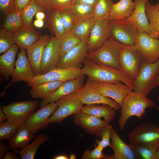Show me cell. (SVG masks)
<instances>
[{
  "instance_id": "6da1fadb",
  "label": "cell",
  "mask_w": 159,
  "mask_h": 159,
  "mask_svg": "<svg viewBox=\"0 0 159 159\" xmlns=\"http://www.w3.org/2000/svg\"><path fill=\"white\" fill-rule=\"evenodd\" d=\"M81 70L83 75H87L88 78L95 81L111 83L120 81L128 86L133 91V81L121 70L97 64L86 58Z\"/></svg>"
},
{
  "instance_id": "7a4b0ae2",
  "label": "cell",
  "mask_w": 159,
  "mask_h": 159,
  "mask_svg": "<svg viewBox=\"0 0 159 159\" xmlns=\"http://www.w3.org/2000/svg\"><path fill=\"white\" fill-rule=\"evenodd\" d=\"M154 102L146 96L133 91L125 97L120 108L121 114L118 120L120 130H123L129 119L135 116L141 119L146 113L147 108L155 107Z\"/></svg>"
},
{
  "instance_id": "3957f363",
  "label": "cell",
  "mask_w": 159,
  "mask_h": 159,
  "mask_svg": "<svg viewBox=\"0 0 159 159\" xmlns=\"http://www.w3.org/2000/svg\"><path fill=\"white\" fill-rule=\"evenodd\" d=\"M122 45L109 37L99 48L88 53L86 58L97 64L121 70L120 54Z\"/></svg>"
},
{
  "instance_id": "277c9868",
  "label": "cell",
  "mask_w": 159,
  "mask_h": 159,
  "mask_svg": "<svg viewBox=\"0 0 159 159\" xmlns=\"http://www.w3.org/2000/svg\"><path fill=\"white\" fill-rule=\"evenodd\" d=\"M159 73V59L153 63L143 60L138 74L133 81V91L147 96L153 89V84Z\"/></svg>"
},
{
  "instance_id": "5b68a950",
  "label": "cell",
  "mask_w": 159,
  "mask_h": 159,
  "mask_svg": "<svg viewBox=\"0 0 159 159\" xmlns=\"http://www.w3.org/2000/svg\"><path fill=\"white\" fill-rule=\"evenodd\" d=\"M108 21L110 27L109 37L123 45H135L138 32L133 23L126 19Z\"/></svg>"
},
{
  "instance_id": "8992f818",
  "label": "cell",
  "mask_w": 159,
  "mask_h": 159,
  "mask_svg": "<svg viewBox=\"0 0 159 159\" xmlns=\"http://www.w3.org/2000/svg\"><path fill=\"white\" fill-rule=\"evenodd\" d=\"M38 104V101L34 100L12 101L0 108L5 114L7 121L20 127L33 113Z\"/></svg>"
},
{
  "instance_id": "52a82bcc",
  "label": "cell",
  "mask_w": 159,
  "mask_h": 159,
  "mask_svg": "<svg viewBox=\"0 0 159 159\" xmlns=\"http://www.w3.org/2000/svg\"><path fill=\"white\" fill-rule=\"evenodd\" d=\"M128 137L130 144L159 148V127L151 122L142 123L128 134Z\"/></svg>"
},
{
  "instance_id": "ba28073f",
  "label": "cell",
  "mask_w": 159,
  "mask_h": 159,
  "mask_svg": "<svg viewBox=\"0 0 159 159\" xmlns=\"http://www.w3.org/2000/svg\"><path fill=\"white\" fill-rule=\"evenodd\" d=\"M55 102L58 107L48 119L49 124L61 123L68 117L80 112L83 105L75 93L63 96Z\"/></svg>"
},
{
  "instance_id": "9c48e42d",
  "label": "cell",
  "mask_w": 159,
  "mask_h": 159,
  "mask_svg": "<svg viewBox=\"0 0 159 159\" xmlns=\"http://www.w3.org/2000/svg\"><path fill=\"white\" fill-rule=\"evenodd\" d=\"M121 70L133 81L137 77L143 60L134 45H123L120 54Z\"/></svg>"
},
{
  "instance_id": "30bf717a",
  "label": "cell",
  "mask_w": 159,
  "mask_h": 159,
  "mask_svg": "<svg viewBox=\"0 0 159 159\" xmlns=\"http://www.w3.org/2000/svg\"><path fill=\"white\" fill-rule=\"evenodd\" d=\"M82 75L80 69L57 68L44 74L35 75L27 85L32 88L48 82H65L77 78Z\"/></svg>"
},
{
  "instance_id": "8fae6325",
  "label": "cell",
  "mask_w": 159,
  "mask_h": 159,
  "mask_svg": "<svg viewBox=\"0 0 159 159\" xmlns=\"http://www.w3.org/2000/svg\"><path fill=\"white\" fill-rule=\"evenodd\" d=\"M75 94L83 105L106 104L111 107L115 111L121 108L120 105L115 101L103 95L97 90L88 78L85 85Z\"/></svg>"
},
{
  "instance_id": "7c38bea8",
  "label": "cell",
  "mask_w": 159,
  "mask_h": 159,
  "mask_svg": "<svg viewBox=\"0 0 159 159\" xmlns=\"http://www.w3.org/2000/svg\"><path fill=\"white\" fill-rule=\"evenodd\" d=\"M134 46L143 61L153 63L159 59V39L152 37L147 33L138 32Z\"/></svg>"
},
{
  "instance_id": "4fadbf2b",
  "label": "cell",
  "mask_w": 159,
  "mask_h": 159,
  "mask_svg": "<svg viewBox=\"0 0 159 159\" xmlns=\"http://www.w3.org/2000/svg\"><path fill=\"white\" fill-rule=\"evenodd\" d=\"M88 78L97 90L103 95L115 101L121 107L126 96L132 91L129 87L120 81L113 83L96 82Z\"/></svg>"
},
{
  "instance_id": "5bb4252c",
  "label": "cell",
  "mask_w": 159,
  "mask_h": 159,
  "mask_svg": "<svg viewBox=\"0 0 159 159\" xmlns=\"http://www.w3.org/2000/svg\"><path fill=\"white\" fill-rule=\"evenodd\" d=\"M89 52L87 41H82L69 50L60 59L57 68L81 69Z\"/></svg>"
},
{
  "instance_id": "9a60e30c",
  "label": "cell",
  "mask_w": 159,
  "mask_h": 159,
  "mask_svg": "<svg viewBox=\"0 0 159 159\" xmlns=\"http://www.w3.org/2000/svg\"><path fill=\"white\" fill-rule=\"evenodd\" d=\"M57 107L55 102L50 103L41 107L31 115L24 125L33 134L47 127L49 124L48 120Z\"/></svg>"
},
{
  "instance_id": "2e32d148",
  "label": "cell",
  "mask_w": 159,
  "mask_h": 159,
  "mask_svg": "<svg viewBox=\"0 0 159 159\" xmlns=\"http://www.w3.org/2000/svg\"><path fill=\"white\" fill-rule=\"evenodd\" d=\"M60 59L58 39L55 37H51L43 52L41 64L42 74L57 68Z\"/></svg>"
},
{
  "instance_id": "e0dca14e",
  "label": "cell",
  "mask_w": 159,
  "mask_h": 159,
  "mask_svg": "<svg viewBox=\"0 0 159 159\" xmlns=\"http://www.w3.org/2000/svg\"><path fill=\"white\" fill-rule=\"evenodd\" d=\"M15 67L11 75V83L24 81L27 83L36 75L26 56L25 50L21 49L17 54Z\"/></svg>"
},
{
  "instance_id": "ac0fdd59",
  "label": "cell",
  "mask_w": 159,
  "mask_h": 159,
  "mask_svg": "<svg viewBox=\"0 0 159 159\" xmlns=\"http://www.w3.org/2000/svg\"><path fill=\"white\" fill-rule=\"evenodd\" d=\"M110 35V27L108 21L96 19L87 41L88 53L99 48L109 37Z\"/></svg>"
},
{
  "instance_id": "d6986e66",
  "label": "cell",
  "mask_w": 159,
  "mask_h": 159,
  "mask_svg": "<svg viewBox=\"0 0 159 159\" xmlns=\"http://www.w3.org/2000/svg\"><path fill=\"white\" fill-rule=\"evenodd\" d=\"M73 117V122L76 125L83 129L87 133L97 137L101 130L109 124L104 120L80 111Z\"/></svg>"
},
{
  "instance_id": "ffe728a7",
  "label": "cell",
  "mask_w": 159,
  "mask_h": 159,
  "mask_svg": "<svg viewBox=\"0 0 159 159\" xmlns=\"http://www.w3.org/2000/svg\"><path fill=\"white\" fill-rule=\"evenodd\" d=\"M85 75L73 80L64 82L58 89L48 98L43 99L40 103L42 107L51 102H55L61 97L75 93L84 85Z\"/></svg>"
},
{
  "instance_id": "44dd1931",
  "label": "cell",
  "mask_w": 159,
  "mask_h": 159,
  "mask_svg": "<svg viewBox=\"0 0 159 159\" xmlns=\"http://www.w3.org/2000/svg\"><path fill=\"white\" fill-rule=\"evenodd\" d=\"M51 37L47 34L42 36L26 50L27 57L36 75L42 74L41 64L45 47Z\"/></svg>"
},
{
  "instance_id": "7402d4cb",
  "label": "cell",
  "mask_w": 159,
  "mask_h": 159,
  "mask_svg": "<svg viewBox=\"0 0 159 159\" xmlns=\"http://www.w3.org/2000/svg\"><path fill=\"white\" fill-rule=\"evenodd\" d=\"M150 0H135V8L130 16L126 18L136 27L138 32H145L150 35L149 22L145 9Z\"/></svg>"
},
{
  "instance_id": "603a6c76",
  "label": "cell",
  "mask_w": 159,
  "mask_h": 159,
  "mask_svg": "<svg viewBox=\"0 0 159 159\" xmlns=\"http://www.w3.org/2000/svg\"><path fill=\"white\" fill-rule=\"evenodd\" d=\"M14 43L21 49L26 50L42 36L40 33L32 27L24 25L20 30L13 34Z\"/></svg>"
},
{
  "instance_id": "cb8c5ba5",
  "label": "cell",
  "mask_w": 159,
  "mask_h": 159,
  "mask_svg": "<svg viewBox=\"0 0 159 159\" xmlns=\"http://www.w3.org/2000/svg\"><path fill=\"white\" fill-rule=\"evenodd\" d=\"M110 138L111 148L114 151L113 159H135L136 157L131 148L126 144L112 129Z\"/></svg>"
},
{
  "instance_id": "d4e9b609",
  "label": "cell",
  "mask_w": 159,
  "mask_h": 159,
  "mask_svg": "<svg viewBox=\"0 0 159 159\" xmlns=\"http://www.w3.org/2000/svg\"><path fill=\"white\" fill-rule=\"evenodd\" d=\"M19 47L14 43L10 49L0 56V74L6 80H9L15 68V57Z\"/></svg>"
},
{
  "instance_id": "484cf974",
  "label": "cell",
  "mask_w": 159,
  "mask_h": 159,
  "mask_svg": "<svg viewBox=\"0 0 159 159\" xmlns=\"http://www.w3.org/2000/svg\"><path fill=\"white\" fill-rule=\"evenodd\" d=\"M135 7V3L132 0H120L113 3L109 14L108 21L121 20L129 17Z\"/></svg>"
},
{
  "instance_id": "4316f807",
  "label": "cell",
  "mask_w": 159,
  "mask_h": 159,
  "mask_svg": "<svg viewBox=\"0 0 159 159\" xmlns=\"http://www.w3.org/2000/svg\"><path fill=\"white\" fill-rule=\"evenodd\" d=\"M115 111L110 106L106 104L86 105L82 107L80 112L88 113L99 118H103L109 123L114 119Z\"/></svg>"
},
{
  "instance_id": "83f0119b",
  "label": "cell",
  "mask_w": 159,
  "mask_h": 159,
  "mask_svg": "<svg viewBox=\"0 0 159 159\" xmlns=\"http://www.w3.org/2000/svg\"><path fill=\"white\" fill-rule=\"evenodd\" d=\"M35 137L24 124L19 127L14 136L9 140V147L12 149H22Z\"/></svg>"
},
{
  "instance_id": "f1b7e54d",
  "label": "cell",
  "mask_w": 159,
  "mask_h": 159,
  "mask_svg": "<svg viewBox=\"0 0 159 159\" xmlns=\"http://www.w3.org/2000/svg\"><path fill=\"white\" fill-rule=\"evenodd\" d=\"M49 139V137L45 133H40L35 137L32 143L23 148L20 150L12 149V151L15 153L19 154L22 159H34L39 147Z\"/></svg>"
},
{
  "instance_id": "f546056e",
  "label": "cell",
  "mask_w": 159,
  "mask_h": 159,
  "mask_svg": "<svg viewBox=\"0 0 159 159\" xmlns=\"http://www.w3.org/2000/svg\"><path fill=\"white\" fill-rule=\"evenodd\" d=\"M48 12L46 18V27L58 39L62 38L66 33L59 12L52 9Z\"/></svg>"
},
{
  "instance_id": "4dcf8cb0",
  "label": "cell",
  "mask_w": 159,
  "mask_h": 159,
  "mask_svg": "<svg viewBox=\"0 0 159 159\" xmlns=\"http://www.w3.org/2000/svg\"><path fill=\"white\" fill-rule=\"evenodd\" d=\"M146 15L149 20L150 35L159 39V3L155 5L149 2L145 6Z\"/></svg>"
},
{
  "instance_id": "1f68e13d",
  "label": "cell",
  "mask_w": 159,
  "mask_h": 159,
  "mask_svg": "<svg viewBox=\"0 0 159 159\" xmlns=\"http://www.w3.org/2000/svg\"><path fill=\"white\" fill-rule=\"evenodd\" d=\"M64 82H48L32 87L30 90L31 97L34 98L45 99L54 93Z\"/></svg>"
},
{
  "instance_id": "d6a6232c",
  "label": "cell",
  "mask_w": 159,
  "mask_h": 159,
  "mask_svg": "<svg viewBox=\"0 0 159 159\" xmlns=\"http://www.w3.org/2000/svg\"><path fill=\"white\" fill-rule=\"evenodd\" d=\"M94 7L87 3H80L72 5L69 8L75 16L76 24L94 17Z\"/></svg>"
},
{
  "instance_id": "836d02e7",
  "label": "cell",
  "mask_w": 159,
  "mask_h": 159,
  "mask_svg": "<svg viewBox=\"0 0 159 159\" xmlns=\"http://www.w3.org/2000/svg\"><path fill=\"white\" fill-rule=\"evenodd\" d=\"M24 25L21 12L15 9L6 16L3 27L6 30L14 34L22 28Z\"/></svg>"
},
{
  "instance_id": "e575fe53",
  "label": "cell",
  "mask_w": 159,
  "mask_h": 159,
  "mask_svg": "<svg viewBox=\"0 0 159 159\" xmlns=\"http://www.w3.org/2000/svg\"><path fill=\"white\" fill-rule=\"evenodd\" d=\"M96 19L95 17H93L76 23L71 32L82 41H87Z\"/></svg>"
},
{
  "instance_id": "d590c367",
  "label": "cell",
  "mask_w": 159,
  "mask_h": 159,
  "mask_svg": "<svg viewBox=\"0 0 159 159\" xmlns=\"http://www.w3.org/2000/svg\"><path fill=\"white\" fill-rule=\"evenodd\" d=\"M58 39L59 44L60 59L69 50L82 41L79 38L71 31L66 33L62 38Z\"/></svg>"
},
{
  "instance_id": "8d00e7d4",
  "label": "cell",
  "mask_w": 159,
  "mask_h": 159,
  "mask_svg": "<svg viewBox=\"0 0 159 159\" xmlns=\"http://www.w3.org/2000/svg\"><path fill=\"white\" fill-rule=\"evenodd\" d=\"M132 149L136 159H157L156 152L158 149L145 145L128 144Z\"/></svg>"
},
{
  "instance_id": "74e56055",
  "label": "cell",
  "mask_w": 159,
  "mask_h": 159,
  "mask_svg": "<svg viewBox=\"0 0 159 159\" xmlns=\"http://www.w3.org/2000/svg\"><path fill=\"white\" fill-rule=\"evenodd\" d=\"M44 10L34 0H31L21 12L24 25L32 27V19L33 16L38 12Z\"/></svg>"
},
{
  "instance_id": "f35d334b",
  "label": "cell",
  "mask_w": 159,
  "mask_h": 159,
  "mask_svg": "<svg viewBox=\"0 0 159 159\" xmlns=\"http://www.w3.org/2000/svg\"><path fill=\"white\" fill-rule=\"evenodd\" d=\"M113 4L112 0H99L94 8L95 19L107 20Z\"/></svg>"
},
{
  "instance_id": "ab89813d",
  "label": "cell",
  "mask_w": 159,
  "mask_h": 159,
  "mask_svg": "<svg viewBox=\"0 0 159 159\" xmlns=\"http://www.w3.org/2000/svg\"><path fill=\"white\" fill-rule=\"evenodd\" d=\"M19 127L6 121L0 124V140H11L18 131Z\"/></svg>"
},
{
  "instance_id": "60d3db41",
  "label": "cell",
  "mask_w": 159,
  "mask_h": 159,
  "mask_svg": "<svg viewBox=\"0 0 159 159\" xmlns=\"http://www.w3.org/2000/svg\"><path fill=\"white\" fill-rule=\"evenodd\" d=\"M14 43L13 34L1 29L0 31V54L7 52Z\"/></svg>"
},
{
  "instance_id": "b9f144b4",
  "label": "cell",
  "mask_w": 159,
  "mask_h": 159,
  "mask_svg": "<svg viewBox=\"0 0 159 159\" xmlns=\"http://www.w3.org/2000/svg\"><path fill=\"white\" fill-rule=\"evenodd\" d=\"M66 33L71 31L75 24V17L69 8L59 11Z\"/></svg>"
},
{
  "instance_id": "7bdbcfd3",
  "label": "cell",
  "mask_w": 159,
  "mask_h": 159,
  "mask_svg": "<svg viewBox=\"0 0 159 159\" xmlns=\"http://www.w3.org/2000/svg\"><path fill=\"white\" fill-rule=\"evenodd\" d=\"M92 150H86L82 155V159H113L112 155H106L102 153L103 150L97 144Z\"/></svg>"
},
{
  "instance_id": "ee69618b",
  "label": "cell",
  "mask_w": 159,
  "mask_h": 159,
  "mask_svg": "<svg viewBox=\"0 0 159 159\" xmlns=\"http://www.w3.org/2000/svg\"><path fill=\"white\" fill-rule=\"evenodd\" d=\"M112 129V126L109 124L104 127L100 130L98 137L101 140L97 139L95 141L96 143L103 149L108 146L111 148L110 138Z\"/></svg>"
},
{
  "instance_id": "f6af8a7d",
  "label": "cell",
  "mask_w": 159,
  "mask_h": 159,
  "mask_svg": "<svg viewBox=\"0 0 159 159\" xmlns=\"http://www.w3.org/2000/svg\"><path fill=\"white\" fill-rule=\"evenodd\" d=\"M15 10V0H0V10L6 16Z\"/></svg>"
},
{
  "instance_id": "bcb514c9",
  "label": "cell",
  "mask_w": 159,
  "mask_h": 159,
  "mask_svg": "<svg viewBox=\"0 0 159 159\" xmlns=\"http://www.w3.org/2000/svg\"><path fill=\"white\" fill-rule=\"evenodd\" d=\"M72 0H54L52 9L58 11L69 8Z\"/></svg>"
},
{
  "instance_id": "7dc6e473",
  "label": "cell",
  "mask_w": 159,
  "mask_h": 159,
  "mask_svg": "<svg viewBox=\"0 0 159 159\" xmlns=\"http://www.w3.org/2000/svg\"><path fill=\"white\" fill-rule=\"evenodd\" d=\"M44 10L49 12L52 9L54 0H34Z\"/></svg>"
},
{
  "instance_id": "c3c4849f",
  "label": "cell",
  "mask_w": 159,
  "mask_h": 159,
  "mask_svg": "<svg viewBox=\"0 0 159 159\" xmlns=\"http://www.w3.org/2000/svg\"><path fill=\"white\" fill-rule=\"evenodd\" d=\"M31 0H15V9L21 12Z\"/></svg>"
},
{
  "instance_id": "681fc988",
  "label": "cell",
  "mask_w": 159,
  "mask_h": 159,
  "mask_svg": "<svg viewBox=\"0 0 159 159\" xmlns=\"http://www.w3.org/2000/svg\"><path fill=\"white\" fill-rule=\"evenodd\" d=\"M9 145L1 141L0 142V159H4L5 156L9 151Z\"/></svg>"
},
{
  "instance_id": "f907efd6",
  "label": "cell",
  "mask_w": 159,
  "mask_h": 159,
  "mask_svg": "<svg viewBox=\"0 0 159 159\" xmlns=\"http://www.w3.org/2000/svg\"><path fill=\"white\" fill-rule=\"evenodd\" d=\"M99 0H72V5L80 3H85L89 4L93 6L98 3Z\"/></svg>"
},
{
  "instance_id": "816d5d0a",
  "label": "cell",
  "mask_w": 159,
  "mask_h": 159,
  "mask_svg": "<svg viewBox=\"0 0 159 159\" xmlns=\"http://www.w3.org/2000/svg\"><path fill=\"white\" fill-rule=\"evenodd\" d=\"M19 158L17 155L8 151L5 156L4 159H19Z\"/></svg>"
},
{
  "instance_id": "f5cc1de1",
  "label": "cell",
  "mask_w": 159,
  "mask_h": 159,
  "mask_svg": "<svg viewBox=\"0 0 159 159\" xmlns=\"http://www.w3.org/2000/svg\"><path fill=\"white\" fill-rule=\"evenodd\" d=\"M34 25L38 28H41L44 25V22L43 20L37 19L34 22Z\"/></svg>"
},
{
  "instance_id": "db71d44e",
  "label": "cell",
  "mask_w": 159,
  "mask_h": 159,
  "mask_svg": "<svg viewBox=\"0 0 159 159\" xmlns=\"http://www.w3.org/2000/svg\"><path fill=\"white\" fill-rule=\"evenodd\" d=\"M7 120V117L4 113L1 108H0V124L4 122Z\"/></svg>"
},
{
  "instance_id": "11a10c76",
  "label": "cell",
  "mask_w": 159,
  "mask_h": 159,
  "mask_svg": "<svg viewBox=\"0 0 159 159\" xmlns=\"http://www.w3.org/2000/svg\"><path fill=\"white\" fill-rule=\"evenodd\" d=\"M45 17V14L42 11L38 12L36 15L37 19L43 20L44 18Z\"/></svg>"
},
{
  "instance_id": "9f6ffc18",
  "label": "cell",
  "mask_w": 159,
  "mask_h": 159,
  "mask_svg": "<svg viewBox=\"0 0 159 159\" xmlns=\"http://www.w3.org/2000/svg\"><path fill=\"white\" fill-rule=\"evenodd\" d=\"M54 159H69V157L66 155H58L54 156Z\"/></svg>"
},
{
  "instance_id": "6f0895ef",
  "label": "cell",
  "mask_w": 159,
  "mask_h": 159,
  "mask_svg": "<svg viewBox=\"0 0 159 159\" xmlns=\"http://www.w3.org/2000/svg\"><path fill=\"white\" fill-rule=\"evenodd\" d=\"M159 85V73L156 77L153 86V89Z\"/></svg>"
},
{
  "instance_id": "680465c9",
  "label": "cell",
  "mask_w": 159,
  "mask_h": 159,
  "mask_svg": "<svg viewBox=\"0 0 159 159\" xmlns=\"http://www.w3.org/2000/svg\"><path fill=\"white\" fill-rule=\"evenodd\" d=\"M76 158V155L75 154H72L69 157V158L70 159H75Z\"/></svg>"
},
{
  "instance_id": "91938a15",
  "label": "cell",
  "mask_w": 159,
  "mask_h": 159,
  "mask_svg": "<svg viewBox=\"0 0 159 159\" xmlns=\"http://www.w3.org/2000/svg\"><path fill=\"white\" fill-rule=\"evenodd\" d=\"M156 156L157 159H159V148L156 152Z\"/></svg>"
},
{
  "instance_id": "94428289",
  "label": "cell",
  "mask_w": 159,
  "mask_h": 159,
  "mask_svg": "<svg viewBox=\"0 0 159 159\" xmlns=\"http://www.w3.org/2000/svg\"><path fill=\"white\" fill-rule=\"evenodd\" d=\"M155 107L156 108V109L159 112V106H155Z\"/></svg>"
},
{
  "instance_id": "6125c7cd",
  "label": "cell",
  "mask_w": 159,
  "mask_h": 159,
  "mask_svg": "<svg viewBox=\"0 0 159 159\" xmlns=\"http://www.w3.org/2000/svg\"><path fill=\"white\" fill-rule=\"evenodd\" d=\"M157 101H158V102H159V96L158 97H157Z\"/></svg>"
}]
</instances>
